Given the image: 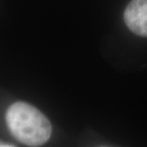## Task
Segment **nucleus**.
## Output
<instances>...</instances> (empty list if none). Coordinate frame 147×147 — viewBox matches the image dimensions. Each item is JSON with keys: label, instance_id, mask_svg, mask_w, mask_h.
Here are the masks:
<instances>
[{"label": "nucleus", "instance_id": "7ed1b4c3", "mask_svg": "<svg viewBox=\"0 0 147 147\" xmlns=\"http://www.w3.org/2000/svg\"><path fill=\"white\" fill-rule=\"evenodd\" d=\"M16 145L13 144V143H9V142H5L0 140V147H14Z\"/></svg>", "mask_w": 147, "mask_h": 147}, {"label": "nucleus", "instance_id": "f03ea898", "mask_svg": "<svg viewBox=\"0 0 147 147\" xmlns=\"http://www.w3.org/2000/svg\"><path fill=\"white\" fill-rule=\"evenodd\" d=\"M123 17L131 32L147 37V0H132L125 9Z\"/></svg>", "mask_w": 147, "mask_h": 147}, {"label": "nucleus", "instance_id": "f257e3e1", "mask_svg": "<svg viewBox=\"0 0 147 147\" xmlns=\"http://www.w3.org/2000/svg\"><path fill=\"white\" fill-rule=\"evenodd\" d=\"M6 121L11 135L25 145H43L51 137L52 125L49 119L26 102L11 104L6 113Z\"/></svg>", "mask_w": 147, "mask_h": 147}]
</instances>
